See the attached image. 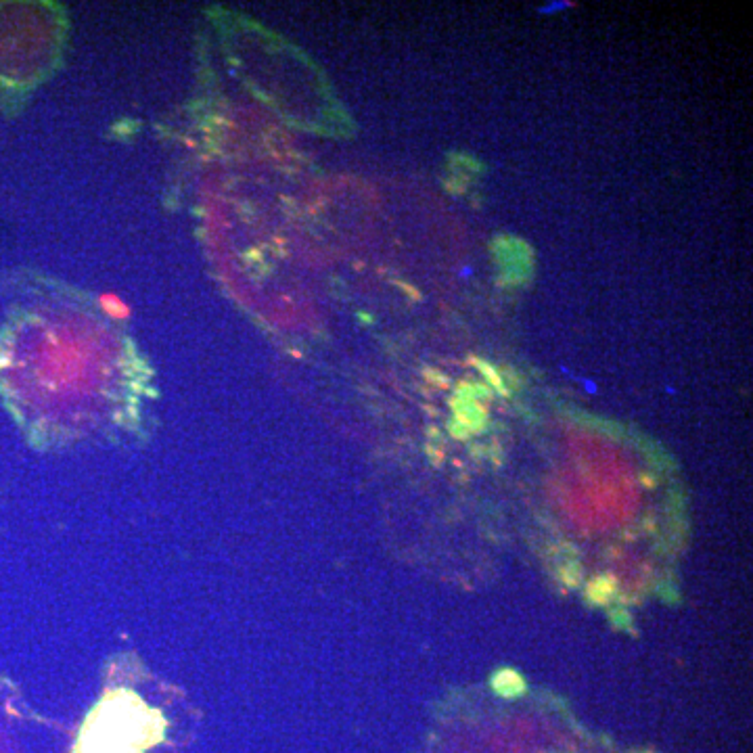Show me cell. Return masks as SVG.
Returning <instances> with one entry per match:
<instances>
[{
    "instance_id": "6da1fadb",
    "label": "cell",
    "mask_w": 753,
    "mask_h": 753,
    "mask_svg": "<svg viewBox=\"0 0 753 753\" xmlns=\"http://www.w3.org/2000/svg\"><path fill=\"white\" fill-rule=\"evenodd\" d=\"M164 720L128 689L103 695L88 714L76 753H145L162 739Z\"/></svg>"
}]
</instances>
